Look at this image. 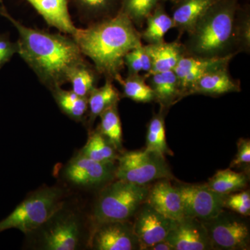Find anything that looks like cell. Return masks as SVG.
<instances>
[{
    "label": "cell",
    "instance_id": "1",
    "mask_svg": "<svg viewBox=\"0 0 250 250\" xmlns=\"http://www.w3.org/2000/svg\"><path fill=\"white\" fill-rule=\"evenodd\" d=\"M1 16L18 31V54L49 91L67 83L72 70L86 61L72 36L26 27L6 8Z\"/></svg>",
    "mask_w": 250,
    "mask_h": 250
},
{
    "label": "cell",
    "instance_id": "2",
    "mask_svg": "<svg viewBox=\"0 0 250 250\" xmlns=\"http://www.w3.org/2000/svg\"><path fill=\"white\" fill-rule=\"evenodd\" d=\"M85 57L93 62L100 75L114 80L125 67L129 51L142 45L141 33L127 16L119 11L114 16L77 28L72 36Z\"/></svg>",
    "mask_w": 250,
    "mask_h": 250
},
{
    "label": "cell",
    "instance_id": "3",
    "mask_svg": "<svg viewBox=\"0 0 250 250\" xmlns=\"http://www.w3.org/2000/svg\"><path fill=\"white\" fill-rule=\"evenodd\" d=\"M237 0H218L188 33L186 53L195 57L218 58L236 55L235 26Z\"/></svg>",
    "mask_w": 250,
    "mask_h": 250
},
{
    "label": "cell",
    "instance_id": "4",
    "mask_svg": "<svg viewBox=\"0 0 250 250\" xmlns=\"http://www.w3.org/2000/svg\"><path fill=\"white\" fill-rule=\"evenodd\" d=\"M26 236L34 249L80 250L85 241V227L80 212L64 202L45 223Z\"/></svg>",
    "mask_w": 250,
    "mask_h": 250
},
{
    "label": "cell",
    "instance_id": "5",
    "mask_svg": "<svg viewBox=\"0 0 250 250\" xmlns=\"http://www.w3.org/2000/svg\"><path fill=\"white\" fill-rule=\"evenodd\" d=\"M149 189L117 179L100 192L94 206L93 220L95 225L113 221H126L132 218L146 201Z\"/></svg>",
    "mask_w": 250,
    "mask_h": 250
},
{
    "label": "cell",
    "instance_id": "6",
    "mask_svg": "<svg viewBox=\"0 0 250 250\" xmlns=\"http://www.w3.org/2000/svg\"><path fill=\"white\" fill-rule=\"evenodd\" d=\"M63 197L64 191L61 188H40L0 221V232L9 229H17L25 235L32 232L65 202Z\"/></svg>",
    "mask_w": 250,
    "mask_h": 250
},
{
    "label": "cell",
    "instance_id": "7",
    "mask_svg": "<svg viewBox=\"0 0 250 250\" xmlns=\"http://www.w3.org/2000/svg\"><path fill=\"white\" fill-rule=\"evenodd\" d=\"M115 177L138 185L173 177L165 156L153 151H131L118 156Z\"/></svg>",
    "mask_w": 250,
    "mask_h": 250
},
{
    "label": "cell",
    "instance_id": "8",
    "mask_svg": "<svg viewBox=\"0 0 250 250\" xmlns=\"http://www.w3.org/2000/svg\"><path fill=\"white\" fill-rule=\"evenodd\" d=\"M202 223L213 249L247 250L249 247V226L240 217L223 210L214 218Z\"/></svg>",
    "mask_w": 250,
    "mask_h": 250
},
{
    "label": "cell",
    "instance_id": "9",
    "mask_svg": "<svg viewBox=\"0 0 250 250\" xmlns=\"http://www.w3.org/2000/svg\"><path fill=\"white\" fill-rule=\"evenodd\" d=\"M184 217L205 221L217 216L225 208L228 195L218 193L204 186L180 185L177 187Z\"/></svg>",
    "mask_w": 250,
    "mask_h": 250
},
{
    "label": "cell",
    "instance_id": "10",
    "mask_svg": "<svg viewBox=\"0 0 250 250\" xmlns=\"http://www.w3.org/2000/svg\"><path fill=\"white\" fill-rule=\"evenodd\" d=\"M116 169L115 164H102L79 152L65 166L63 177L72 186L91 188L108 183Z\"/></svg>",
    "mask_w": 250,
    "mask_h": 250
},
{
    "label": "cell",
    "instance_id": "11",
    "mask_svg": "<svg viewBox=\"0 0 250 250\" xmlns=\"http://www.w3.org/2000/svg\"><path fill=\"white\" fill-rule=\"evenodd\" d=\"M88 244L95 250H139L133 225L126 221L107 222L95 225Z\"/></svg>",
    "mask_w": 250,
    "mask_h": 250
},
{
    "label": "cell",
    "instance_id": "12",
    "mask_svg": "<svg viewBox=\"0 0 250 250\" xmlns=\"http://www.w3.org/2000/svg\"><path fill=\"white\" fill-rule=\"evenodd\" d=\"M134 216L133 230L139 242V250H147L165 240L177 222L161 215L146 202Z\"/></svg>",
    "mask_w": 250,
    "mask_h": 250
},
{
    "label": "cell",
    "instance_id": "13",
    "mask_svg": "<svg viewBox=\"0 0 250 250\" xmlns=\"http://www.w3.org/2000/svg\"><path fill=\"white\" fill-rule=\"evenodd\" d=\"M165 240L174 250H213L205 225L195 218L185 217L177 222Z\"/></svg>",
    "mask_w": 250,
    "mask_h": 250
},
{
    "label": "cell",
    "instance_id": "14",
    "mask_svg": "<svg viewBox=\"0 0 250 250\" xmlns=\"http://www.w3.org/2000/svg\"><path fill=\"white\" fill-rule=\"evenodd\" d=\"M233 57L207 58L184 54L173 70L178 80L181 98L187 96L188 91L202 75L217 67L228 65Z\"/></svg>",
    "mask_w": 250,
    "mask_h": 250
},
{
    "label": "cell",
    "instance_id": "15",
    "mask_svg": "<svg viewBox=\"0 0 250 250\" xmlns=\"http://www.w3.org/2000/svg\"><path fill=\"white\" fill-rule=\"evenodd\" d=\"M169 181L159 179L149 189L146 202L166 218L180 221L185 218L182 198L177 187H173Z\"/></svg>",
    "mask_w": 250,
    "mask_h": 250
},
{
    "label": "cell",
    "instance_id": "16",
    "mask_svg": "<svg viewBox=\"0 0 250 250\" xmlns=\"http://www.w3.org/2000/svg\"><path fill=\"white\" fill-rule=\"evenodd\" d=\"M43 18L49 27L72 36L76 32L69 11V0H26Z\"/></svg>",
    "mask_w": 250,
    "mask_h": 250
},
{
    "label": "cell",
    "instance_id": "17",
    "mask_svg": "<svg viewBox=\"0 0 250 250\" xmlns=\"http://www.w3.org/2000/svg\"><path fill=\"white\" fill-rule=\"evenodd\" d=\"M228 65L213 69L202 75L192 85L187 95L202 94L209 96H219L224 94L241 91L239 82L230 75Z\"/></svg>",
    "mask_w": 250,
    "mask_h": 250
},
{
    "label": "cell",
    "instance_id": "18",
    "mask_svg": "<svg viewBox=\"0 0 250 250\" xmlns=\"http://www.w3.org/2000/svg\"><path fill=\"white\" fill-rule=\"evenodd\" d=\"M143 47L152 62V70L149 75L173 70L186 53L184 45L177 41L172 42L164 41L159 43L147 44Z\"/></svg>",
    "mask_w": 250,
    "mask_h": 250
},
{
    "label": "cell",
    "instance_id": "19",
    "mask_svg": "<svg viewBox=\"0 0 250 250\" xmlns=\"http://www.w3.org/2000/svg\"><path fill=\"white\" fill-rule=\"evenodd\" d=\"M218 0H182L172 14L174 28L188 34L194 26Z\"/></svg>",
    "mask_w": 250,
    "mask_h": 250
},
{
    "label": "cell",
    "instance_id": "20",
    "mask_svg": "<svg viewBox=\"0 0 250 250\" xmlns=\"http://www.w3.org/2000/svg\"><path fill=\"white\" fill-rule=\"evenodd\" d=\"M157 101L163 108L169 107L181 99L178 80L173 70L156 72L146 77Z\"/></svg>",
    "mask_w": 250,
    "mask_h": 250
},
{
    "label": "cell",
    "instance_id": "21",
    "mask_svg": "<svg viewBox=\"0 0 250 250\" xmlns=\"http://www.w3.org/2000/svg\"><path fill=\"white\" fill-rule=\"evenodd\" d=\"M119 91L113 84V80L106 79L104 84L94 88L88 97V111L87 124L91 128L95 120L105 110L117 104L121 100Z\"/></svg>",
    "mask_w": 250,
    "mask_h": 250
},
{
    "label": "cell",
    "instance_id": "22",
    "mask_svg": "<svg viewBox=\"0 0 250 250\" xmlns=\"http://www.w3.org/2000/svg\"><path fill=\"white\" fill-rule=\"evenodd\" d=\"M83 22L92 23L111 18L120 11V0H69Z\"/></svg>",
    "mask_w": 250,
    "mask_h": 250
},
{
    "label": "cell",
    "instance_id": "23",
    "mask_svg": "<svg viewBox=\"0 0 250 250\" xmlns=\"http://www.w3.org/2000/svg\"><path fill=\"white\" fill-rule=\"evenodd\" d=\"M54 101L62 113L77 123L86 121L88 116V98L81 97L72 90L57 87L50 90Z\"/></svg>",
    "mask_w": 250,
    "mask_h": 250
},
{
    "label": "cell",
    "instance_id": "24",
    "mask_svg": "<svg viewBox=\"0 0 250 250\" xmlns=\"http://www.w3.org/2000/svg\"><path fill=\"white\" fill-rule=\"evenodd\" d=\"M118 151L98 129L90 131L88 139L81 154L102 164H115Z\"/></svg>",
    "mask_w": 250,
    "mask_h": 250
},
{
    "label": "cell",
    "instance_id": "25",
    "mask_svg": "<svg viewBox=\"0 0 250 250\" xmlns=\"http://www.w3.org/2000/svg\"><path fill=\"white\" fill-rule=\"evenodd\" d=\"M147 27L141 33V39L148 44L164 42L166 33L174 28L172 17L167 14L160 4L156 6L146 21Z\"/></svg>",
    "mask_w": 250,
    "mask_h": 250
},
{
    "label": "cell",
    "instance_id": "26",
    "mask_svg": "<svg viewBox=\"0 0 250 250\" xmlns=\"http://www.w3.org/2000/svg\"><path fill=\"white\" fill-rule=\"evenodd\" d=\"M123 88V96L136 103H148L154 101L153 90L146 82V76L139 75H128L123 78L121 74L115 80Z\"/></svg>",
    "mask_w": 250,
    "mask_h": 250
},
{
    "label": "cell",
    "instance_id": "27",
    "mask_svg": "<svg viewBox=\"0 0 250 250\" xmlns=\"http://www.w3.org/2000/svg\"><path fill=\"white\" fill-rule=\"evenodd\" d=\"M100 74L93 65L88 62H82L75 67L68 78L72 90L81 97L88 98L94 88H96Z\"/></svg>",
    "mask_w": 250,
    "mask_h": 250
},
{
    "label": "cell",
    "instance_id": "28",
    "mask_svg": "<svg viewBox=\"0 0 250 250\" xmlns=\"http://www.w3.org/2000/svg\"><path fill=\"white\" fill-rule=\"evenodd\" d=\"M247 182L248 179L244 174L226 169L218 171L205 186L218 193L229 195L244 188Z\"/></svg>",
    "mask_w": 250,
    "mask_h": 250
},
{
    "label": "cell",
    "instance_id": "29",
    "mask_svg": "<svg viewBox=\"0 0 250 250\" xmlns=\"http://www.w3.org/2000/svg\"><path fill=\"white\" fill-rule=\"evenodd\" d=\"M118 104L105 110L100 115V123L98 129L112 143L118 151L123 149V129Z\"/></svg>",
    "mask_w": 250,
    "mask_h": 250
},
{
    "label": "cell",
    "instance_id": "30",
    "mask_svg": "<svg viewBox=\"0 0 250 250\" xmlns=\"http://www.w3.org/2000/svg\"><path fill=\"white\" fill-rule=\"evenodd\" d=\"M161 0H120V11L129 18L134 25L142 27L148 16Z\"/></svg>",
    "mask_w": 250,
    "mask_h": 250
},
{
    "label": "cell",
    "instance_id": "31",
    "mask_svg": "<svg viewBox=\"0 0 250 250\" xmlns=\"http://www.w3.org/2000/svg\"><path fill=\"white\" fill-rule=\"evenodd\" d=\"M146 149L161 155L172 154L166 142L165 122L161 114L154 116L148 125Z\"/></svg>",
    "mask_w": 250,
    "mask_h": 250
},
{
    "label": "cell",
    "instance_id": "32",
    "mask_svg": "<svg viewBox=\"0 0 250 250\" xmlns=\"http://www.w3.org/2000/svg\"><path fill=\"white\" fill-rule=\"evenodd\" d=\"M124 64L127 67L128 75H139L144 72L146 73L145 76H147L152 70L150 57L143 45L131 49L125 56Z\"/></svg>",
    "mask_w": 250,
    "mask_h": 250
},
{
    "label": "cell",
    "instance_id": "33",
    "mask_svg": "<svg viewBox=\"0 0 250 250\" xmlns=\"http://www.w3.org/2000/svg\"><path fill=\"white\" fill-rule=\"evenodd\" d=\"M250 47V18L249 12H237L235 26L236 53L249 52Z\"/></svg>",
    "mask_w": 250,
    "mask_h": 250
},
{
    "label": "cell",
    "instance_id": "34",
    "mask_svg": "<svg viewBox=\"0 0 250 250\" xmlns=\"http://www.w3.org/2000/svg\"><path fill=\"white\" fill-rule=\"evenodd\" d=\"M225 207L243 216L250 213V194L249 191H243L233 195H228Z\"/></svg>",
    "mask_w": 250,
    "mask_h": 250
},
{
    "label": "cell",
    "instance_id": "35",
    "mask_svg": "<svg viewBox=\"0 0 250 250\" xmlns=\"http://www.w3.org/2000/svg\"><path fill=\"white\" fill-rule=\"evenodd\" d=\"M18 51L17 42L11 41L9 34H0V70L18 54Z\"/></svg>",
    "mask_w": 250,
    "mask_h": 250
},
{
    "label": "cell",
    "instance_id": "36",
    "mask_svg": "<svg viewBox=\"0 0 250 250\" xmlns=\"http://www.w3.org/2000/svg\"><path fill=\"white\" fill-rule=\"evenodd\" d=\"M250 142L249 139H241L238 143V153L234 160L231 163V167L250 164Z\"/></svg>",
    "mask_w": 250,
    "mask_h": 250
},
{
    "label": "cell",
    "instance_id": "37",
    "mask_svg": "<svg viewBox=\"0 0 250 250\" xmlns=\"http://www.w3.org/2000/svg\"><path fill=\"white\" fill-rule=\"evenodd\" d=\"M148 250H174L173 248L166 240L158 242L147 248Z\"/></svg>",
    "mask_w": 250,
    "mask_h": 250
},
{
    "label": "cell",
    "instance_id": "38",
    "mask_svg": "<svg viewBox=\"0 0 250 250\" xmlns=\"http://www.w3.org/2000/svg\"><path fill=\"white\" fill-rule=\"evenodd\" d=\"M4 5L0 3V16H1V12H2L3 9H4Z\"/></svg>",
    "mask_w": 250,
    "mask_h": 250
},
{
    "label": "cell",
    "instance_id": "39",
    "mask_svg": "<svg viewBox=\"0 0 250 250\" xmlns=\"http://www.w3.org/2000/svg\"><path fill=\"white\" fill-rule=\"evenodd\" d=\"M164 1H170L174 3V4H177V3H178L179 1H182V0H164Z\"/></svg>",
    "mask_w": 250,
    "mask_h": 250
},
{
    "label": "cell",
    "instance_id": "40",
    "mask_svg": "<svg viewBox=\"0 0 250 250\" xmlns=\"http://www.w3.org/2000/svg\"><path fill=\"white\" fill-rule=\"evenodd\" d=\"M0 3H1V4H2V0H0Z\"/></svg>",
    "mask_w": 250,
    "mask_h": 250
}]
</instances>
